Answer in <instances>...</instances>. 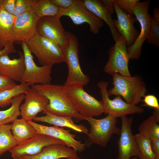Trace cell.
Listing matches in <instances>:
<instances>
[{
	"instance_id": "obj_19",
	"label": "cell",
	"mask_w": 159,
	"mask_h": 159,
	"mask_svg": "<svg viewBox=\"0 0 159 159\" xmlns=\"http://www.w3.org/2000/svg\"><path fill=\"white\" fill-rule=\"evenodd\" d=\"M19 57L11 59L8 55L0 57V75L14 81H21L25 69L23 53L18 51Z\"/></svg>"
},
{
	"instance_id": "obj_6",
	"label": "cell",
	"mask_w": 159,
	"mask_h": 159,
	"mask_svg": "<svg viewBox=\"0 0 159 159\" xmlns=\"http://www.w3.org/2000/svg\"><path fill=\"white\" fill-rule=\"evenodd\" d=\"M83 120H87L90 125L87 135L91 144L105 147L114 134L120 135V129L117 127V118L114 116L107 115L103 118L96 119L82 115Z\"/></svg>"
},
{
	"instance_id": "obj_14",
	"label": "cell",
	"mask_w": 159,
	"mask_h": 159,
	"mask_svg": "<svg viewBox=\"0 0 159 159\" xmlns=\"http://www.w3.org/2000/svg\"><path fill=\"white\" fill-rule=\"evenodd\" d=\"M55 144L65 145L63 142L58 139L45 135L37 133L9 151L13 159H19L22 156L37 154L45 147Z\"/></svg>"
},
{
	"instance_id": "obj_31",
	"label": "cell",
	"mask_w": 159,
	"mask_h": 159,
	"mask_svg": "<svg viewBox=\"0 0 159 159\" xmlns=\"http://www.w3.org/2000/svg\"><path fill=\"white\" fill-rule=\"evenodd\" d=\"M147 42L159 47V21L151 17L150 31L146 39Z\"/></svg>"
},
{
	"instance_id": "obj_10",
	"label": "cell",
	"mask_w": 159,
	"mask_h": 159,
	"mask_svg": "<svg viewBox=\"0 0 159 159\" xmlns=\"http://www.w3.org/2000/svg\"><path fill=\"white\" fill-rule=\"evenodd\" d=\"M108 51V59L104 68V72L112 76L116 73L131 76L128 69L130 57L125 42L121 36Z\"/></svg>"
},
{
	"instance_id": "obj_12",
	"label": "cell",
	"mask_w": 159,
	"mask_h": 159,
	"mask_svg": "<svg viewBox=\"0 0 159 159\" xmlns=\"http://www.w3.org/2000/svg\"><path fill=\"white\" fill-rule=\"evenodd\" d=\"M37 34L57 44L62 49L66 44L68 37L60 21L57 16L39 18L36 26Z\"/></svg>"
},
{
	"instance_id": "obj_13",
	"label": "cell",
	"mask_w": 159,
	"mask_h": 159,
	"mask_svg": "<svg viewBox=\"0 0 159 159\" xmlns=\"http://www.w3.org/2000/svg\"><path fill=\"white\" fill-rule=\"evenodd\" d=\"M122 121L120 137L117 141L118 153L116 159H130L133 157L140 158V153L132 134V117H120Z\"/></svg>"
},
{
	"instance_id": "obj_41",
	"label": "cell",
	"mask_w": 159,
	"mask_h": 159,
	"mask_svg": "<svg viewBox=\"0 0 159 159\" xmlns=\"http://www.w3.org/2000/svg\"><path fill=\"white\" fill-rule=\"evenodd\" d=\"M153 18L159 21V8H155L153 11Z\"/></svg>"
},
{
	"instance_id": "obj_20",
	"label": "cell",
	"mask_w": 159,
	"mask_h": 159,
	"mask_svg": "<svg viewBox=\"0 0 159 159\" xmlns=\"http://www.w3.org/2000/svg\"><path fill=\"white\" fill-rule=\"evenodd\" d=\"M83 4L90 11L104 21L108 26L115 42L120 37L113 22L112 14L107 9L102 1L98 0H82Z\"/></svg>"
},
{
	"instance_id": "obj_39",
	"label": "cell",
	"mask_w": 159,
	"mask_h": 159,
	"mask_svg": "<svg viewBox=\"0 0 159 159\" xmlns=\"http://www.w3.org/2000/svg\"><path fill=\"white\" fill-rule=\"evenodd\" d=\"M102 1L107 9L112 14L115 11L114 0H103Z\"/></svg>"
},
{
	"instance_id": "obj_37",
	"label": "cell",
	"mask_w": 159,
	"mask_h": 159,
	"mask_svg": "<svg viewBox=\"0 0 159 159\" xmlns=\"http://www.w3.org/2000/svg\"><path fill=\"white\" fill-rule=\"evenodd\" d=\"M51 1L59 8L67 9L73 4L75 0H51Z\"/></svg>"
},
{
	"instance_id": "obj_17",
	"label": "cell",
	"mask_w": 159,
	"mask_h": 159,
	"mask_svg": "<svg viewBox=\"0 0 159 159\" xmlns=\"http://www.w3.org/2000/svg\"><path fill=\"white\" fill-rule=\"evenodd\" d=\"M24 94V102L19 106L20 115L27 121L32 120L39 113L45 110L49 100L32 87Z\"/></svg>"
},
{
	"instance_id": "obj_40",
	"label": "cell",
	"mask_w": 159,
	"mask_h": 159,
	"mask_svg": "<svg viewBox=\"0 0 159 159\" xmlns=\"http://www.w3.org/2000/svg\"><path fill=\"white\" fill-rule=\"evenodd\" d=\"M151 145L152 150L156 155H159V139H151Z\"/></svg>"
},
{
	"instance_id": "obj_45",
	"label": "cell",
	"mask_w": 159,
	"mask_h": 159,
	"mask_svg": "<svg viewBox=\"0 0 159 159\" xmlns=\"http://www.w3.org/2000/svg\"><path fill=\"white\" fill-rule=\"evenodd\" d=\"M2 0H0V9L1 7Z\"/></svg>"
},
{
	"instance_id": "obj_23",
	"label": "cell",
	"mask_w": 159,
	"mask_h": 159,
	"mask_svg": "<svg viewBox=\"0 0 159 159\" xmlns=\"http://www.w3.org/2000/svg\"><path fill=\"white\" fill-rule=\"evenodd\" d=\"M15 16L0 9V50L14 43L13 25Z\"/></svg>"
},
{
	"instance_id": "obj_27",
	"label": "cell",
	"mask_w": 159,
	"mask_h": 159,
	"mask_svg": "<svg viewBox=\"0 0 159 159\" xmlns=\"http://www.w3.org/2000/svg\"><path fill=\"white\" fill-rule=\"evenodd\" d=\"M59 8L51 0H34L31 11L39 18L47 16H57Z\"/></svg>"
},
{
	"instance_id": "obj_5",
	"label": "cell",
	"mask_w": 159,
	"mask_h": 159,
	"mask_svg": "<svg viewBox=\"0 0 159 159\" xmlns=\"http://www.w3.org/2000/svg\"><path fill=\"white\" fill-rule=\"evenodd\" d=\"M26 44L42 66L65 62L62 49L51 40L37 34Z\"/></svg>"
},
{
	"instance_id": "obj_25",
	"label": "cell",
	"mask_w": 159,
	"mask_h": 159,
	"mask_svg": "<svg viewBox=\"0 0 159 159\" xmlns=\"http://www.w3.org/2000/svg\"><path fill=\"white\" fill-rule=\"evenodd\" d=\"M159 109H154L152 115L139 125V133L150 139H159Z\"/></svg>"
},
{
	"instance_id": "obj_2",
	"label": "cell",
	"mask_w": 159,
	"mask_h": 159,
	"mask_svg": "<svg viewBox=\"0 0 159 159\" xmlns=\"http://www.w3.org/2000/svg\"><path fill=\"white\" fill-rule=\"evenodd\" d=\"M112 76L113 87L107 90L109 96L120 95L127 103L137 105L146 95V85L140 75L125 76L116 73Z\"/></svg>"
},
{
	"instance_id": "obj_44",
	"label": "cell",
	"mask_w": 159,
	"mask_h": 159,
	"mask_svg": "<svg viewBox=\"0 0 159 159\" xmlns=\"http://www.w3.org/2000/svg\"><path fill=\"white\" fill-rule=\"evenodd\" d=\"M154 159H159V155H156Z\"/></svg>"
},
{
	"instance_id": "obj_35",
	"label": "cell",
	"mask_w": 159,
	"mask_h": 159,
	"mask_svg": "<svg viewBox=\"0 0 159 159\" xmlns=\"http://www.w3.org/2000/svg\"><path fill=\"white\" fill-rule=\"evenodd\" d=\"M15 82L0 75V92L14 87Z\"/></svg>"
},
{
	"instance_id": "obj_38",
	"label": "cell",
	"mask_w": 159,
	"mask_h": 159,
	"mask_svg": "<svg viewBox=\"0 0 159 159\" xmlns=\"http://www.w3.org/2000/svg\"><path fill=\"white\" fill-rule=\"evenodd\" d=\"M16 51L15 48L14 43L7 46L2 50H0V57L4 55L16 53Z\"/></svg>"
},
{
	"instance_id": "obj_43",
	"label": "cell",
	"mask_w": 159,
	"mask_h": 159,
	"mask_svg": "<svg viewBox=\"0 0 159 159\" xmlns=\"http://www.w3.org/2000/svg\"><path fill=\"white\" fill-rule=\"evenodd\" d=\"M130 159H139L137 157H133L131 158Z\"/></svg>"
},
{
	"instance_id": "obj_34",
	"label": "cell",
	"mask_w": 159,
	"mask_h": 159,
	"mask_svg": "<svg viewBox=\"0 0 159 159\" xmlns=\"http://www.w3.org/2000/svg\"><path fill=\"white\" fill-rule=\"evenodd\" d=\"M143 97V99L141 100L145 103L143 106H148L154 109H159L158 100L155 95H145Z\"/></svg>"
},
{
	"instance_id": "obj_16",
	"label": "cell",
	"mask_w": 159,
	"mask_h": 159,
	"mask_svg": "<svg viewBox=\"0 0 159 159\" xmlns=\"http://www.w3.org/2000/svg\"><path fill=\"white\" fill-rule=\"evenodd\" d=\"M39 19L31 11L15 16L13 29L14 42L27 43L37 34L36 26Z\"/></svg>"
},
{
	"instance_id": "obj_29",
	"label": "cell",
	"mask_w": 159,
	"mask_h": 159,
	"mask_svg": "<svg viewBox=\"0 0 159 159\" xmlns=\"http://www.w3.org/2000/svg\"><path fill=\"white\" fill-rule=\"evenodd\" d=\"M29 87V86L26 83H21L0 92V108H4L11 104L14 97L25 93Z\"/></svg>"
},
{
	"instance_id": "obj_26",
	"label": "cell",
	"mask_w": 159,
	"mask_h": 159,
	"mask_svg": "<svg viewBox=\"0 0 159 159\" xmlns=\"http://www.w3.org/2000/svg\"><path fill=\"white\" fill-rule=\"evenodd\" d=\"M25 94L18 95L13 99L11 106L4 110H0V125L12 122L20 115L19 106L24 100Z\"/></svg>"
},
{
	"instance_id": "obj_8",
	"label": "cell",
	"mask_w": 159,
	"mask_h": 159,
	"mask_svg": "<svg viewBox=\"0 0 159 159\" xmlns=\"http://www.w3.org/2000/svg\"><path fill=\"white\" fill-rule=\"evenodd\" d=\"M150 1L146 0L137 2L134 8V14L140 24V32L134 43L127 50L130 59H137L141 54L143 44L148 35L151 25V15L148 10Z\"/></svg>"
},
{
	"instance_id": "obj_24",
	"label": "cell",
	"mask_w": 159,
	"mask_h": 159,
	"mask_svg": "<svg viewBox=\"0 0 159 159\" xmlns=\"http://www.w3.org/2000/svg\"><path fill=\"white\" fill-rule=\"evenodd\" d=\"M11 130L18 145L33 137L37 134L34 128L27 121L22 118H17L12 122Z\"/></svg>"
},
{
	"instance_id": "obj_36",
	"label": "cell",
	"mask_w": 159,
	"mask_h": 159,
	"mask_svg": "<svg viewBox=\"0 0 159 159\" xmlns=\"http://www.w3.org/2000/svg\"><path fill=\"white\" fill-rule=\"evenodd\" d=\"M16 0H2L1 8L7 12L13 15Z\"/></svg>"
},
{
	"instance_id": "obj_15",
	"label": "cell",
	"mask_w": 159,
	"mask_h": 159,
	"mask_svg": "<svg viewBox=\"0 0 159 159\" xmlns=\"http://www.w3.org/2000/svg\"><path fill=\"white\" fill-rule=\"evenodd\" d=\"M27 121L35 130L37 133L45 135L58 139L63 142L67 147L72 148L76 152H82L86 148V145L81 141L76 140V135L71 133L69 130L56 126H48L41 125L32 120Z\"/></svg>"
},
{
	"instance_id": "obj_30",
	"label": "cell",
	"mask_w": 159,
	"mask_h": 159,
	"mask_svg": "<svg viewBox=\"0 0 159 159\" xmlns=\"http://www.w3.org/2000/svg\"><path fill=\"white\" fill-rule=\"evenodd\" d=\"M134 137L139 151V159H154L156 155L152 150L151 139L139 133Z\"/></svg>"
},
{
	"instance_id": "obj_4",
	"label": "cell",
	"mask_w": 159,
	"mask_h": 159,
	"mask_svg": "<svg viewBox=\"0 0 159 159\" xmlns=\"http://www.w3.org/2000/svg\"><path fill=\"white\" fill-rule=\"evenodd\" d=\"M68 39L66 44L62 49L67 64L68 73L64 85L77 84L85 86L90 81L89 76L84 74L81 69L79 58V43L75 34L67 31Z\"/></svg>"
},
{
	"instance_id": "obj_3",
	"label": "cell",
	"mask_w": 159,
	"mask_h": 159,
	"mask_svg": "<svg viewBox=\"0 0 159 159\" xmlns=\"http://www.w3.org/2000/svg\"><path fill=\"white\" fill-rule=\"evenodd\" d=\"M63 86L65 93L80 115L93 117L104 113L102 101L87 92L83 85L72 84Z\"/></svg>"
},
{
	"instance_id": "obj_22",
	"label": "cell",
	"mask_w": 159,
	"mask_h": 159,
	"mask_svg": "<svg viewBox=\"0 0 159 159\" xmlns=\"http://www.w3.org/2000/svg\"><path fill=\"white\" fill-rule=\"evenodd\" d=\"M45 115L36 117L34 120L36 121L47 123L59 127H65L75 131L87 135L88 129L82 124H75L72 118L69 117L57 116L51 114L44 110L42 112Z\"/></svg>"
},
{
	"instance_id": "obj_11",
	"label": "cell",
	"mask_w": 159,
	"mask_h": 159,
	"mask_svg": "<svg viewBox=\"0 0 159 159\" xmlns=\"http://www.w3.org/2000/svg\"><path fill=\"white\" fill-rule=\"evenodd\" d=\"M63 16L69 17L75 25L84 23L90 26V32L96 34L103 25L102 20L89 11L83 4L82 0H75L73 5L67 9L59 8L57 16L60 19Z\"/></svg>"
},
{
	"instance_id": "obj_18",
	"label": "cell",
	"mask_w": 159,
	"mask_h": 159,
	"mask_svg": "<svg viewBox=\"0 0 159 159\" xmlns=\"http://www.w3.org/2000/svg\"><path fill=\"white\" fill-rule=\"evenodd\" d=\"M114 9L117 19H113V23L127 47H129L134 43L139 34L134 26L137 20L132 15L120 8L115 3Z\"/></svg>"
},
{
	"instance_id": "obj_28",
	"label": "cell",
	"mask_w": 159,
	"mask_h": 159,
	"mask_svg": "<svg viewBox=\"0 0 159 159\" xmlns=\"http://www.w3.org/2000/svg\"><path fill=\"white\" fill-rule=\"evenodd\" d=\"M11 124L0 125V156L18 144L11 131Z\"/></svg>"
},
{
	"instance_id": "obj_7",
	"label": "cell",
	"mask_w": 159,
	"mask_h": 159,
	"mask_svg": "<svg viewBox=\"0 0 159 159\" xmlns=\"http://www.w3.org/2000/svg\"><path fill=\"white\" fill-rule=\"evenodd\" d=\"M21 45L24 57L25 69L21 83H26L29 86L50 84L53 65L38 66L34 62L32 53L26 43L22 42Z\"/></svg>"
},
{
	"instance_id": "obj_33",
	"label": "cell",
	"mask_w": 159,
	"mask_h": 159,
	"mask_svg": "<svg viewBox=\"0 0 159 159\" xmlns=\"http://www.w3.org/2000/svg\"><path fill=\"white\" fill-rule=\"evenodd\" d=\"M139 0H114V2L120 9L130 15L134 14V8Z\"/></svg>"
},
{
	"instance_id": "obj_32",
	"label": "cell",
	"mask_w": 159,
	"mask_h": 159,
	"mask_svg": "<svg viewBox=\"0 0 159 159\" xmlns=\"http://www.w3.org/2000/svg\"><path fill=\"white\" fill-rule=\"evenodd\" d=\"M34 0H16L13 15L16 16L25 12L31 11Z\"/></svg>"
},
{
	"instance_id": "obj_21",
	"label": "cell",
	"mask_w": 159,
	"mask_h": 159,
	"mask_svg": "<svg viewBox=\"0 0 159 159\" xmlns=\"http://www.w3.org/2000/svg\"><path fill=\"white\" fill-rule=\"evenodd\" d=\"M77 155V152L73 149L65 145L55 144L45 147L37 154L22 156L19 159H67Z\"/></svg>"
},
{
	"instance_id": "obj_42",
	"label": "cell",
	"mask_w": 159,
	"mask_h": 159,
	"mask_svg": "<svg viewBox=\"0 0 159 159\" xmlns=\"http://www.w3.org/2000/svg\"><path fill=\"white\" fill-rule=\"evenodd\" d=\"M67 159H80L77 155L76 156H74V157H73L69 158H67Z\"/></svg>"
},
{
	"instance_id": "obj_1",
	"label": "cell",
	"mask_w": 159,
	"mask_h": 159,
	"mask_svg": "<svg viewBox=\"0 0 159 159\" xmlns=\"http://www.w3.org/2000/svg\"><path fill=\"white\" fill-rule=\"evenodd\" d=\"M32 87L49 100L45 111L56 115L69 117L78 121L82 120V115L65 93L63 85L50 83L34 85Z\"/></svg>"
},
{
	"instance_id": "obj_9",
	"label": "cell",
	"mask_w": 159,
	"mask_h": 159,
	"mask_svg": "<svg viewBox=\"0 0 159 159\" xmlns=\"http://www.w3.org/2000/svg\"><path fill=\"white\" fill-rule=\"evenodd\" d=\"M108 85L107 82L102 80H100L97 84L102 97L105 114L117 118L129 114H141L144 112V110L142 107L127 103L120 95L116 96L113 100L110 99L107 92Z\"/></svg>"
}]
</instances>
